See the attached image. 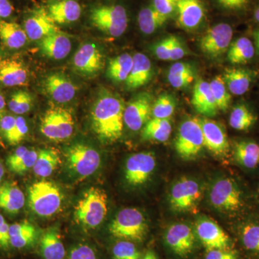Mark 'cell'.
Segmentation results:
<instances>
[{
    "label": "cell",
    "mask_w": 259,
    "mask_h": 259,
    "mask_svg": "<svg viewBox=\"0 0 259 259\" xmlns=\"http://www.w3.org/2000/svg\"><path fill=\"white\" fill-rule=\"evenodd\" d=\"M112 236L125 241H144L148 233V225L142 212L136 208L122 209L109 227Z\"/></svg>",
    "instance_id": "obj_4"
},
{
    "label": "cell",
    "mask_w": 259,
    "mask_h": 259,
    "mask_svg": "<svg viewBox=\"0 0 259 259\" xmlns=\"http://www.w3.org/2000/svg\"><path fill=\"white\" fill-rule=\"evenodd\" d=\"M57 1H60V0H57Z\"/></svg>",
    "instance_id": "obj_63"
},
{
    "label": "cell",
    "mask_w": 259,
    "mask_h": 259,
    "mask_svg": "<svg viewBox=\"0 0 259 259\" xmlns=\"http://www.w3.org/2000/svg\"><path fill=\"white\" fill-rule=\"evenodd\" d=\"M238 253L230 249H214L207 251L205 259H238Z\"/></svg>",
    "instance_id": "obj_51"
},
{
    "label": "cell",
    "mask_w": 259,
    "mask_h": 259,
    "mask_svg": "<svg viewBox=\"0 0 259 259\" xmlns=\"http://www.w3.org/2000/svg\"><path fill=\"white\" fill-rule=\"evenodd\" d=\"M223 8L231 10H241L248 4V0H218Z\"/></svg>",
    "instance_id": "obj_55"
},
{
    "label": "cell",
    "mask_w": 259,
    "mask_h": 259,
    "mask_svg": "<svg viewBox=\"0 0 259 259\" xmlns=\"http://www.w3.org/2000/svg\"><path fill=\"white\" fill-rule=\"evenodd\" d=\"M40 251L44 259H64L66 250L57 228H52L42 233Z\"/></svg>",
    "instance_id": "obj_29"
},
{
    "label": "cell",
    "mask_w": 259,
    "mask_h": 259,
    "mask_svg": "<svg viewBox=\"0 0 259 259\" xmlns=\"http://www.w3.org/2000/svg\"><path fill=\"white\" fill-rule=\"evenodd\" d=\"M153 53L158 59L163 61H171L170 54V36L157 42L153 47Z\"/></svg>",
    "instance_id": "obj_47"
},
{
    "label": "cell",
    "mask_w": 259,
    "mask_h": 259,
    "mask_svg": "<svg viewBox=\"0 0 259 259\" xmlns=\"http://www.w3.org/2000/svg\"><path fill=\"white\" fill-rule=\"evenodd\" d=\"M2 61H3V58H2V54L1 52H0V63H1Z\"/></svg>",
    "instance_id": "obj_62"
},
{
    "label": "cell",
    "mask_w": 259,
    "mask_h": 259,
    "mask_svg": "<svg viewBox=\"0 0 259 259\" xmlns=\"http://www.w3.org/2000/svg\"><path fill=\"white\" fill-rule=\"evenodd\" d=\"M231 25L221 23L209 29L200 39L199 47L204 54L212 58L223 55L228 51L233 38Z\"/></svg>",
    "instance_id": "obj_12"
},
{
    "label": "cell",
    "mask_w": 259,
    "mask_h": 259,
    "mask_svg": "<svg viewBox=\"0 0 259 259\" xmlns=\"http://www.w3.org/2000/svg\"><path fill=\"white\" fill-rule=\"evenodd\" d=\"M48 13L56 24H69L81 16V8L75 0H60L49 5Z\"/></svg>",
    "instance_id": "obj_25"
},
{
    "label": "cell",
    "mask_w": 259,
    "mask_h": 259,
    "mask_svg": "<svg viewBox=\"0 0 259 259\" xmlns=\"http://www.w3.org/2000/svg\"><path fill=\"white\" fill-rule=\"evenodd\" d=\"M202 197L199 184L190 178H182L172 187L169 194V204L176 212H190L197 208Z\"/></svg>",
    "instance_id": "obj_10"
},
{
    "label": "cell",
    "mask_w": 259,
    "mask_h": 259,
    "mask_svg": "<svg viewBox=\"0 0 259 259\" xmlns=\"http://www.w3.org/2000/svg\"><path fill=\"white\" fill-rule=\"evenodd\" d=\"M233 156L241 166L254 168L259 163V146L250 140L237 141L233 146Z\"/></svg>",
    "instance_id": "obj_30"
},
{
    "label": "cell",
    "mask_w": 259,
    "mask_h": 259,
    "mask_svg": "<svg viewBox=\"0 0 259 259\" xmlns=\"http://www.w3.org/2000/svg\"><path fill=\"white\" fill-rule=\"evenodd\" d=\"M62 198L60 188L51 181H38L28 189L29 205L40 217L56 214L60 208Z\"/></svg>",
    "instance_id": "obj_3"
},
{
    "label": "cell",
    "mask_w": 259,
    "mask_h": 259,
    "mask_svg": "<svg viewBox=\"0 0 259 259\" xmlns=\"http://www.w3.org/2000/svg\"><path fill=\"white\" fill-rule=\"evenodd\" d=\"M42 54L54 60H61L69 55L71 50V40L60 31L44 37L39 42Z\"/></svg>",
    "instance_id": "obj_23"
},
{
    "label": "cell",
    "mask_w": 259,
    "mask_h": 259,
    "mask_svg": "<svg viewBox=\"0 0 259 259\" xmlns=\"http://www.w3.org/2000/svg\"><path fill=\"white\" fill-rule=\"evenodd\" d=\"M168 79L174 88H185L193 81L194 73L180 76H168Z\"/></svg>",
    "instance_id": "obj_53"
},
{
    "label": "cell",
    "mask_w": 259,
    "mask_h": 259,
    "mask_svg": "<svg viewBox=\"0 0 259 259\" xmlns=\"http://www.w3.org/2000/svg\"><path fill=\"white\" fill-rule=\"evenodd\" d=\"M14 8L9 0H0V19L9 18Z\"/></svg>",
    "instance_id": "obj_56"
},
{
    "label": "cell",
    "mask_w": 259,
    "mask_h": 259,
    "mask_svg": "<svg viewBox=\"0 0 259 259\" xmlns=\"http://www.w3.org/2000/svg\"><path fill=\"white\" fill-rule=\"evenodd\" d=\"M176 109V101L170 95H162L153 102L151 115L153 118L169 119Z\"/></svg>",
    "instance_id": "obj_39"
},
{
    "label": "cell",
    "mask_w": 259,
    "mask_h": 259,
    "mask_svg": "<svg viewBox=\"0 0 259 259\" xmlns=\"http://www.w3.org/2000/svg\"><path fill=\"white\" fill-rule=\"evenodd\" d=\"M171 129L169 119H150L143 127L141 138L144 141L165 142L169 139Z\"/></svg>",
    "instance_id": "obj_33"
},
{
    "label": "cell",
    "mask_w": 259,
    "mask_h": 259,
    "mask_svg": "<svg viewBox=\"0 0 259 259\" xmlns=\"http://www.w3.org/2000/svg\"><path fill=\"white\" fill-rule=\"evenodd\" d=\"M194 73L192 66L187 63L177 62L172 65L168 71V76H180Z\"/></svg>",
    "instance_id": "obj_52"
},
{
    "label": "cell",
    "mask_w": 259,
    "mask_h": 259,
    "mask_svg": "<svg viewBox=\"0 0 259 259\" xmlns=\"http://www.w3.org/2000/svg\"><path fill=\"white\" fill-rule=\"evenodd\" d=\"M175 146L179 156L183 159H193L198 156L204 147L201 119L190 117L182 122L175 139Z\"/></svg>",
    "instance_id": "obj_6"
},
{
    "label": "cell",
    "mask_w": 259,
    "mask_h": 259,
    "mask_svg": "<svg viewBox=\"0 0 259 259\" xmlns=\"http://www.w3.org/2000/svg\"><path fill=\"white\" fill-rule=\"evenodd\" d=\"M222 76L228 91L233 95L240 96L249 90L255 73L248 69H228Z\"/></svg>",
    "instance_id": "obj_26"
},
{
    "label": "cell",
    "mask_w": 259,
    "mask_h": 259,
    "mask_svg": "<svg viewBox=\"0 0 259 259\" xmlns=\"http://www.w3.org/2000/svg\"><path fill=\"white\" fill-rule=\"evenodd\" d=\"M177 24L185 30H193L200 25L204 10L199 0H179L177 3Z\"/></svg>",
    "instance_id": "obj_20"
},
{
    "label": "cell",
    "mask_w": 259,
    "mask_h": 259,
    "mask_svg": "<svg viewBox=\"0 0 259 259\" xmlns=\"http://www.w3.org/2000/svg\"><path fill=\"white\" fill-rule=\"evenodd\" d=\"M28 133V127L26 121L21 116L16 117V123L13 135L8 141L10 144L16 145L21 142Z\"/></svg>",
    "instance_id": "obj_43"
},
{
    "label": "cell",
    "mask_w": 259,
    "mask_h": 259,
    "mask_svg": "<svg viewBox=\"0 0 259 259\" xmlns=\"http://www.w3.org/2000/svg\"><path fill=\"white\" fill-rule=\"evenodd\" d=\"M44 88L48 95L56 102L66 103L76 95V86L64 74L56 73L48 76L44 81Z\"/></svg>",
    "instance_id": "obj_19"
},
{
    "label": "cell",
    "mask_w": 259,
    "mask_h": 259,
    "mask_svg": "<svg viewBox=\"0 0 259 259\" xmlns=\"http://www.w3.org/2000/svg\"><path fill=\"white\" fill-rule=\"evenodd\" d=\"M72 63L74 69L79 74L91 76L101 71L105 61L100 49L95 44L88 42L78 49Z\"/></svg>",
    "instance_id": "obj_16"
},
{
    "label": "cell",
    "mask_w": 259,
    "mask_h": 259,
    "mask_svg": "<svg viewBox=\"0 0 259 259\" xmlns=\"http://www.w3.org/2000/svg\"><path fill=\"white\" fill-rule=\"evenodd\" d=\"M253 37H254L255 50L259 56V29L255 30L253 33Z\"/></svg>",
    "instance_id": "obj_58"
},
{
    "label": "cell",
    "mask_w": 259,
    "mask_h": 259,
    "mask_svg": "<svg viewBox=\"0 0 259 259\" xmlns=\"http://www.w3.org/2000/svg\"><path fill=\"white\" fill-rule=\"evenodd\" d=\"M241 238L245 249L259 253V224L245 225L242 229Z\"/></svg>",
    "instance_id": "obj_41"
},
{
    "label": "cell",
    "mask_w": 259,
    "mask_h": 259,
    "mask_svg": "<svg viewBox=\"0 0 259 259\" xmlns=\"http://www.w3.org/2000/svg\"><path fill=\"white\" fill-rule=\"evenodd\" d=\"M68 166L79 177L91 176L100 167V153L88 145H73L66 153Z\"/></svg>",
    "instance_id": "obj_9"
},
{
    "label": "cell",
    "mask_w": 259,
    "mask_h": 259,
    "mask_svg": "<svg viewBox=\"0 0 259 259\" xmlns=\"http://www.w3.org/2000/svg\"><path fill=\"white\" fill-rule=\"evenodd\" d=\"M90 20L95 28L112 37H120L128 25L127 12L121 5H102L90 12Z\"/></svg>",
    "instance_id": "obj_5"
},
{
    "label": "cell",
    "mask_w": 259,
    "mask_h": 259,
    "mask_svg": "<svg viewBox=\"0 0 259 259\" xmlns=\"http://www.w3.org/2000/svg\"><path fill=\"white\" fill-rule=\"evenodd\" d=\"M179 0H153V7L162 15L170 16L177 10Z\"/></svg>",
    "instance_id": "obj_46"
},
{
    "label": "cell",
    "mask_w": 259,
    "mask_h": 259,
    "mask_svg": "<svg viewBox=\"0 0 259 259\" xmlns=\"http://www.w3.org/2000/svg\"><path fill=\"white\" fill-rule=\"evenodd\" d=\"M153 97L140 94L127 104L124 111V123L131 131H138L147 123L152 112Z\"/></svg>",
    "instance_id": "obj_15"
},
{
    "label": "cell",
    "mask_w": 259,
    "mask_h": 259,
    "mask_svg": "<svg viewBox=\"0 0 259 259\" xmlns=\"http://www.w3.org/2000/svg\"><path fill=\"white\" fill-rule=\"evenodd\" d=\"M10 245L17 249L31 246L36 241L37 231L35 227L27 221L10 226Z\"/></svg>",
    "instance_id": "obj_27"
},
{
    "label": "cell",
    "mask_w": 259,
    "mask_h": 259,
    "mask_svg": "<svg viewBox=\"0 0 259 259\" xmlns=\"http://www.w3.org/2000/svg\"><path fill=\"white\" fill-rule=\"evenodd\" d=\"M209 200L214 208L223 212H237L244 205L243 192L231 178L214 182L209 192Z\"/></svg>",
    "instance_id": "obj_7"
},
{
    "label": "cell",
    "mask_w": 259,
    "mask_h": 259,
    "mask_svg": "<svg viewBox=\"0 0 259 259\" xmlns=\"http://www.w3.org/2000/svg\"><path fill=\"white\" fill-rule=\"evenodd\" d=\"M132 69L125 80L126 88L133 90L141 88L151 80L153 75L152 64L145 54H135Z\"/></svg>",
    "instance_id": "obj_24"
},
{
    "label": "cell",
    "mask_w": 259,
    "mask_h": 259,
    "mask_svg": "<svg viewBox=\"0 0 259 259\" xmlns=\"http://www.w3.org/2000/svg\"><path fill=\"white\" fill-rule=\"evenodd\" d=\"M28 38L25 30L19 24L0 20V39L5 47L20 49L25 45Z\"/></svg>",
    "instance_id": "obj_31"
},
{
    "label": "cell",
    "mask_w": 259,
    "mask_h": 259,
    "mask_svg": "<svg viewBox=\"0 0 259 259\" xmlns=\"http://www.w3.org/2000/svg\"><path fill=\"white\" fill-rule=\"evenodd\" d=\"M74 122L71 112L61 107L49 108L42 116L40 131L54 141L69 139L74 133Z\"/></svg>",
    "instance_id": "obj_8"
},
{
    "label": "cell",
    "mask_w": 259,
    "mask_h": 259,
    "mask_svg": "<svg viewBox=\"0 0 259 259\" xmlns=\"http://www.w3.org/2000/svg\"><path fill=\"white\" fill-rule=\"evenodd\" d=\"M114 259H140L141 254L136 245L131 241L117 242L112 248Z\"/></svg>",
    "instance_id": "obj_42"
},
{
    "label": "cell",
    "mask_w": 259,
    "mask_h": 259,
    "mask_svg": "<svg viewBox=\"0 0 259 259\" xmlns=\"http://www.w3.org/2000/svg\"><path fill=\"white\" fill-rule=\"evenodd\" d=\"M61 163L59 153L54 149H44L38 153L37 161L34 166L35 175L42 178H47L52 175Z\"/></svg>",
    "instance_id": "obj_35"
},
{
    "label": "cell",
    "mask_w": 259,
    "mask_h": 259,
    "mask_svg": "<svg viewBox=\"0 0 259 259\" xmlns=\"http://www.w3.org/2000/svg\"><path fill=\"white\" fill-rule=\"evenodd\" d=\"M24 30L29 39L40 40L44 37L59 32L56 23L44 8L34 10L24 21Z\"/></svg>",
    "instance_id": "obj_18"
},
{
    "label": "cell",
    "mask_w": 259,
    "mask_h": 259,
    "mask_svg": "<svg viewBox=\"0 0 259 259\" xmlns=\"http://www.w3.org/2000/svg\"><path fill=\"white\" fill-rule=\"evenodd\" d=\"M168 17L162 15L153 6L144 8L139 15V25L141 31L150 35L164 25Z\"/></svg>",
    "instance_id": "obj_36"
},
{
    "label": "cell",
    "mask_w": 259,
    "mask_h": 259,
    "mask_svg": "<svg viewBox=\"0 0 259 259\" xmlns=\"http://www.w3.org/2000/svg\"><path fill=\"white\" fill-rule=\"evenodd\" d=\"M170 54L171 61H177L182 59L187 54L183 44L176 36H170Z\"/></svg>",
    "instance_id": "obj_49"
},
{
    "label": "cell",
    "mask_w": 259,
    "mask_h": 259,
    "mask_svg": "<svg viewBox=\"0 0 259 259\" xmlns=\"http://www.w3.org/2000/svg\"><path fill=\"white\" fill-rule=\"evenodd\" d=\"M16 117L12 115H3L0 118V130L7 141H9L14 131Z\"/></svg>",
    "instance_id": "obj_48"
},
{
    "label": "cell",
    "mask_w": 259,
    "mask_h": 259,
    "mask_svg": "<svg viewBox=\"0 0 259 259\" xmlns=\"http://www.w3.org/2000/svg\"><path fill=\"white\" fill-rule=\"evenodd\" d=\"M10 110L16 115H23L30 111L32 105L31 95L23 90L15 92L8 103Z\"/></svg>",
    "instance_id": "obj_40"
},
{
    "label": "cell",
    "mask_w": 259,
    "mask_h": 259,
    "mask_svg": "<svg viewBox=\"0 0 259 259\" xmlns=\"http://www.w3.org/2000/svg\"><path fill=\"white\" fill-rule=\"evenodd\" d=\"M25 202V195L17 184L5 182L0 185V209L16 214L23 208Z\"/></svg>",
    "instance_id": "obj_28"
},
{
    "label": "cell",
    "mask_w": 259,
    "mask_h": 259,
    "mask_svg": "<svg viewBox=\"0 0 259 259\" xmlns=\"http://www.w3.org/2000/svg\"><path fill=\"white\" fill-rule=\"evenodd\" d=\"M164 240L167 246L180 257L188 256L195 248V233L185 223H176L170 226L165 233Z\"/></svg>",
    "instance_id": "obj_14"
},
{
    "label": "cell",
    "mask_w": 259,
    "mask_h": 259,
    "mask_svg": "<svg viewBox=\"0 0 259 259\" xmlns=\"http://www.w3.org/2000/svg\"><path fill=\"white\" fill-rule=\"evenodd\" d=\"M125 102L111 93H104L95 102L92 112L93 127L99 139L113 143L122 137Z\"/></svg>",
    "instance_id": "obj_1"
},
{
    "label": "cell",
    "mask_w": 259,
    "mask_h": 259,
    "mask_svg": "<svg viewBox=\"0 0 259 259\" xmlns=\"http://www.w3.org/2000/svg\"><path fill=\"white\" fill-rule=\"evenodd\" d=\"M256 117L244 104L233 107L229 117L230 125L237 131H248L256 122Z\"/></svg>",
    "instance_id": "obj_37"
},
{
    "label": "cell",
    "mask_w": 259,
    "mask_h": 259,
    "mask_svg": "<svg viewBox=\"0 0 259 259\" xmlns=\"http://www.w3.org/2000/svg\"><path fill=\"white\" fill-rule=\"evenodd\" d=\"M140 259H158L157 255L153 250H148L144 256Z\"/></svg>",
    "instance_id": "obj_59"
},
{
    "label": "cell",
    "mask_w": 259,
    "mask_h": 259,
    "mask_svg": "<svg viewBox=\"0 0 259 259\" xmlns=\"http://www.w3.org/2000/svg\"><path fill=\"white\" fill-rule=\"evenodd\" d=\"M196 236L207 251L229 249L231 241L222 228L207 218H200L196 223Z\"/></svg>",
    "instance_id": "obj_13"
},
{
    "label": "cell",
    "mask_w": 259,
    "mask_h": 259,
    "mask_svg": "<svg viewBox=\"0 0 259 259\" xmlns=\"http://www.w3.org/2000/svg\"><path fill=\"white\" fill-rule=\"evenodd\" d=\"M28 151V148L25 146H20L12 153L7 160V164L11 171L18 166L22 158L25 156V153Z\"/></svg>",
    "instance_id": "obj_54"
},
{
    "label": "cell",
    "mask_w": 259,
    "mask_h": 259,
    "mask_svg": "<svg viewBox=\"0 0 259 259\" xmlns=\"http://www.w3.org/2000/svg\"><path fill=\"white\" fill-rule=\"evenodd\" d=\"M5 107H6V101H5V99L3 94L0 93V118L3 116Z\"/></svg>",
    "instance_id": "obj_57"
},
{
    "label": "cell",
    "mask_w": 259,
    "mask_h": 259,
    "mask_svg": "<svg viewBox=\"0 0 259 259\" xmlns=\"http://www.w3.org/2000/svg\"><path fill=\"white\" fill-rule=\"evenodd\" d=\"M10 225L6 222L4 217L0 214V248L10 249Z\"/></svg>",
    "instance_id": "obj_50"
},
{
    "label": "cell",
    "mask_w": 259,
    "mask_h": 259,
    "mask_svg": "<svg viewBox=\"0 0 259 259\" xmlns=\"http://www.w3.org/2000/svg\"><path fill=\"white\" fill-rule=\"evenodd\" d=\"M255 52V47L251 40L248 37H241L231 42L227 57L232 64H244L253 59Z\"/></svg>",
    "instance_id": "obj_32"
},
{
    "label": "cell",
    "mask_w": 259,
    "mask_h": 259,
    "mask_svg": "<svg viewBox=\"0 0 259 259\" xmlns=\"http://www.w3.org/2000/svg\"><path fill=\"white\" fill-rule=\"evenodd\" d=\"M4 167H3V164H2L1 163H0V182H1L2 180H3V177H4Z\"/></svg>",
    "instance_id": "obj_60"
},
{
    "label": "cell",
    "mask_w": 259,
    "mask_h": 259,
    "mask_svg": "<svg viewBox=\"0 0 259 259\" xmlns=\"http://www.w3.org/2000/svg\"><path fill=\"white\" fill-rule=\"evenodd\" d=\"M107 213V196L98 187L89 189L75 207L74 217L79 224L86 228L100 226Z\"/></svg>",
    "instance_id": "obj_2"
},
{
    "label": "cell",
    "mask_w": 259,
    "mask_h": 259,
    "mask_svg": "<svg viewBox=\"0 0 259 259\" xmlns=\"http://www.w3.org/2000/svg\"><path fill=\"white\" fill-rule=\"evenodd\" d=\"M156 166V158L153 153L141 152L132 155L126 161L125 180L133 186L144 185L152 175Z\"/></svg>",
    "instance_id": "obj_11"
},
{
    "label": "cell",
    "mask_w": 259,
    "mask_h": 259,
    "mask_svg": "<svg viewBox=\"0 0 259 259\" xmlns=\"http://www.w3.org/2000/svg\"><path fill=\"white\" fill-rule=\"evenodd\" d=\"M66 259H97L95 252L88 245L79 244L70 251Z\"/></svg>",
    "instance_id": "obj_45"
},
{
    "label": "cell",
    "mask_w": 259,
    "mask_h": 259,
    "mask_svg": "<svg viewBox=\"0 0 259 259\" xmlns=\"http://www.w3.org/2000/svg\"><path fill=\"white\" fill-rule=\"evenodd\" d=\"M204 146L218 157H225L229 153L230 145L224 127L215 121L201 119Z\"/></svg>",
    "instance_id": "obj_17"
},
{
    "label": "cell",
    "mask_w": 259,
    "mask_h": 259,
    "mask_svg": "<svg viewBox=\"0 0 259 259\" xmlns=\"http://www.w3.org/2000/svg\"><path fill=\"white\" fill-rule=\"evenodd\" d=\"M254 16L255 20L259 23V5L257 7L256 10H255Z\"/></svg>",
    "instance_id": "obj_61"
},
{
    "label": "cell",
    "mask_w": 259,
    "mask_h": 259,
    "mask_svg": "<svg viewBox=\"0 0 259 259\" xmlns=\"http://www.w3.org/2000/svg\"><path fill=\"white\" fill-rule=\"evenodd\" d=\"M28 71L21 61L8 59L0 63V83L9 88L21 86L28 81Z\"/></svg>",
    "instance_id": "obj_22"
},
{
    "label": "cell",
    "mask_w": 259,
    "mask_h": 259,
    "mask_svg": "<svg viewBox=\"0 0 259 259\" xmlns=\"http://www.w3.org/2000/svg\"><path fill=\"white\" fill-rule=\"evenodd\" d=\"M134 57L128 54L110 59L107 68V76L114 82L125 81L132 69Z\"/></svg>",
    "instance_id": "obj_34"
},
{
    "label": "cell",
    "mask_w": 259,
    "mask_h": 259,
    "mask_svg": "<svg viewBox=\"0 0 259 259\" xmlns=\"http://www.w3.org/2000/svg\"><path fill=\"white\" fill-rule=\"evenodd\" d=\"M192 102L194 110L201 115L212 117L217 114L218 108L209 83L203 79L194 84Z\"/></svg>",
    "instance_id": "obj_21"
},
{
    "label": "cell",
    "mask_w": 259,
    "mask_h": 259,
    "mask_svg": "<svg viewBox=\"0 0 259 259\" xmlns=\"http://www.w3.org/2000/svg\"><path fill=\"white\" fill-rule=\"evenodd\" d=\"M37 156H38V153L36 151L28 149L18 166L15 167L12 171L16 174H23L30 168H33L37 161Z\"/></svg>",
    "instance_id": "obj_44"
},
{
    "label": "cell",
    "mask_w": 259,
    "mask_h": 259,
    "mask_svg": "<svg viewBox=\"0 0 259 259\" xmlns=\"http://www.w3.org/2000/svg\"><path fill=\"white\" fill-rule=\"evenodd\" d=\"M209 83L218 108L221 111H227L231 104V95L227 88L223 76H215Z\"/></svg>",
    "instance_id": "obj_38"
}]
</instances>
